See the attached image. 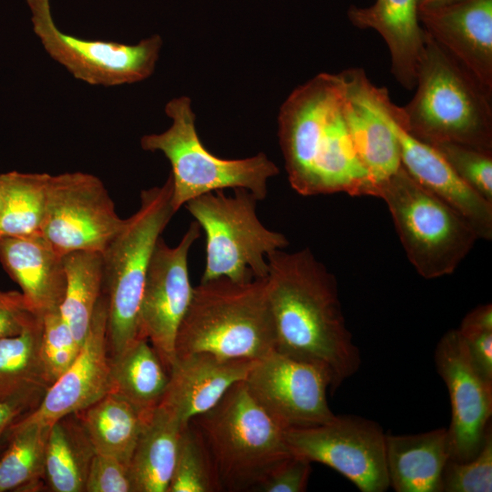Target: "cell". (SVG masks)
I'll return each instance as SVG.
<instances>
[{"mask_svg":"<svg viewBox=\"0 0 492 492\" xmlns=\"http://www.w3.org/2000/svg\"><path fill=\"white\" fill-rule=\"evenodd\" d=\"M275 351L319 368L333 393L361 364L343 314L337 282L309 249L267 257Z\"/></svg>","mask_w":492,"mask_h":492,"instance_id":"1","label":"cell"},{"mask_svg":"<svg viewBox=\"0 0 492 492\" xmlns=\"http://www.w3.org/2000/svg\"><path fill=\"white\" fill-rule=\"evenodd\" d=\"M288 180L300 195L371 196L373 182L354 148L339 74L322 73L296 87L278 117Z\"/></svg>","mask_w":492,"mask_h":492,"instance_id":"2","label":"cell"},{"mask_svg":"<svg viewBox=\"0 0 492 492\" xmlns=\"http://www.w3.org/2000/svg\"><path fill=\"white\" fill-rule=\"evenodd\" d=\"M411 101L390 109L415 138L434 145L454 142L492 152V91L425 31Z\"/></svg>","mask_w":492,"mask_h":492,"instance_id":"3","label":"cell"},{"mask_svg":"<svg viewBox=\"0 0 492 492\" xmlns=\"http://www.w3.org/2000/svg\"><path fill=\"white\" fill-rule=\"evenodd\" d=\"M274 350L267 277L243 282L219 278L194 288L177 333L175 358L203 353L259 360Z\"/></svg>","mask_w":492,"mask_h":492,"instance_id":"4","label":"cell"},{"mask_svg":"<svg viewBox=\"0 0 492 492\" xmlns=\"http://www.w3.org/2000/svg\"><path fill=\"white\" fill-rule=\"evenodd\" d=\"M190 422L210 452L222 491L255 492L292 455L285 428L256 401L244 380Z\"/></svg>","mask_w":492,"mask_h":492,"instance_id":"5","label":"cell"},{"mask_svg":"<svg viewBox=\"0 0 492 492\" xmlns=\"http://www.w3.org/2000/svg\"><path fill=\"white\" fill-rule=\"evenodd\" d=\"M170 176L161 186L143 190L138 210L102 251V293L108 304L110 357L122 354L142 338L139 309L154 247L176 213L171 204Z\"/></svg>","mask_w":492,"mask_h":492,"instance_id":"6","label":"cell"},{"mask_svg":"<svg viewBox=\"0 0 492 492\" xmlns=\"http://www.w3.org/2000/svg\"><path fill=\"white\" fill-rule=\"evenodd\" d=\"M165 113L171 126L162 133L143 136L140 146L147 151H160L169 159L175 212L194 198L226 189H246L258 200L266 198L267 181L279 169L264 153L240 159L213 155L199 138L188 97L169 100Z\"/></svg>","mask_w":492,"mask_h":492,"instance_id":"7","label":"cell"},{"mask_svg":"<svg viewBox=\"0 0 492 492\" xmlns=\"http://www.w3.org/2000/svg\"><path fill=\"white\" fill-rule=\"evenodd\" d=\"M371 196L386 203L410 262L425 279L453 273L479 240L462 215L402 166L374 184Z\"/></svg>","mask_w":492,"mask_h":492,"instance_id":"8","label":"cell"},{"mask_svg":"<svg viewBox=\"0 0 492 492\" xmlns=\"http://www.w3.org/2000/svg\"><path fill=\"white\" fill-rule=\"evenodd\" d=\"M258 199L246 189L194 198L184 206L206 235V262L200 282L227 278L243 282L266 278L267 257L289 244L281 232L267 229L256 212Z\"/></svg>","mask_w":492,"mask_h":492,"instance_id":"9","label":"cell"},{"mask_svg":"<svg viewBox=\"0 0 492 492\" xmlns=\"http://www.w3.org/2000/svg\"><path fill=\"white\" fill-rule=\"evenodd\" d=\"M36 36L44 49L72 76L94 86L115 87L142 81L152 75L162 39L159 35L136 45L90 40L58 29L50 0H26Z\"/></svg>","mask_w":492,"mask_h":492,"instance_id":"10","label":"cell"},{"mask_svg":"<svg viewBox=\"0 0 492 492\" xmlns=\"http://www.w3.org/2000/svg\"><path fill=\"white\" fill-rule=\"evenodd\" d=\"M108 190L95 175H50L41 235L61 255L103 251L123 227Z\"/></svg>","mask_w":492,"mask_h":492,"instance_id":"11","label":"cell"},{"mask_svg":"<svg viewBox=\"0 0 492 492\" xmlns=\"http://www.w3.org/2000/svg\"><path fill=\"white\" fill-rule=\"evenodd\" d=\"M292 453L336 470L363 492H384L389 479L385 434L381 426L356 415H335L313 426L285 429Z\"/></svg>","mask_w":492,"mask_h":492,"instance_id":"12","label":"cell"},{"mask_svg":"<svg viewBox=\"0 0 492 492\" xmlns=\"http://www.w3.org/2000/svg\"><path fill=\"white\" fill-rule=\"evenodd\" d=\"M200 236L197 221L190 223L174 247L160 236L148 267L139 309L140 334L149 342L168 373L175 361L177 333L193 296L188 258Z\"/></svg>","mask_w":492,"mask_h":492,"instance_id":"13","label":"cell"},{"mask_svg":"<svg viewBox=\"0 0 492 492\" xmlns=\"http://www.w3.org/2000/svg\"><path fill=\"white\" fill-rule=\"evenodd\" d=\"M244 382L256 401L285 429L331 421L330 384L319 368L277 351L256 361Z\"/></svg>","mask_w":492,"mask_h":492,"instance_id":"14","label":"cell"},{"mask_svg":"<svg viewBox=\"0 0 492 492\" xmlns=\"http://www.w3.org/2000/svg\"><path fill=\"white\" fill-rule=\"evenodd\" d=\"M435 362L450 397V459L467 461L477 455L491 426L492 383L473 365L457 329L439 340Z\"/></svg>","mask_w":492,"mask_h":492,"instance_id":"15","label":"cell"},{"mask_svg":"<svg viewBox=\"0 0 492 492\" xmlns=\"http://www.w3.org/2000/svg\"><path fill=\"white\" fill-rule=\"evenodd\" d=\"M107 326L108 304L102 293L75 361L47 388L38 405L16 422L51 425L64 416L84 410L108 394L110 354Z\"/></svg>","mask_w":492,"mask_h":492,"instance_id":"16","label":"cell"},{"mask_svg":"<svg viewBox=\"0 0 492 492\" xmlns=\"http://www.w3.org/2000/svg\"><path fill=\"white\" fill-rule=\"evenodd\" d=\"M378 99L397 138L401 166L422 187L455 209L478 239H492V203L470 188L431 145L412 136L392 113L388 91L378 88Z\"/></svg>","mask_w":492,"mask_h":492,"instance_id":"17","label":"cell"},{"mask_svg":"<svg viewBox=\"0 0 492 492\" xmlns=\"http://www.w3.org/2000/svg\"><path fill=\"white\" fill-rule=\"evenodd\" d=\"M343 87V111L348 131L373 187L401 168L397 138L378 99V87L362 68L339 73Z\"/></svg>","mask_w":492,"mask_h":492,"instance_id":"18","label":"cell"},{"mask_svg":"<svg viewBox=\"0 0 492 492\" xmlns=\"http://www.w3.org/2000/svg\"><path fill=\"white\" fill-rule=\"evenodd\" d=\"M429 36L492 91V0H456L419 7Z\"/></svg>","mask_w":492,"mask_h":492,"instance_id":"19","label":"cell"},{"mask_svg":"<svg viewBox=\"0 0 492 492\" xmlns=\"http://www.w3.org/2000/svg\"><path fill=\"white\" fill-rule=\"evenodd\" d=\"M257 360L222 359L209 354L177 356L160 402L185 425L212 408Z\"/></svg>","mask_w":492,"mask_h":492,"instance_id":"20","label":"cell"},{"mask_svg":"<svg viewBox=\"0 0 492 492\" xmlns=\"http://www.w3.org/2000/svg\"><path fill=\"white\" fill-rule=\"evenodd\" d=\"M0 262L31 311L59 309L66 290L63 255L41 235L0 238Z\"/></svg>","mask_w":492,"mask_h":492,"instance_id":"21","label":"cell"},{"mask_svg":"<svg viewBox=\"0 0 492 492\" xmlns=\"http://www.w3.org/2000/svg\"><path fill=\"white\" fill-rule=\"evenodd\" d=\"M419 0H375L368 7L352 6L348 18L356 27L378 32L391 56V71L406 89L416 83L425 30L418 16Z\"/></svg>","mask_w":492,"mask_h":492,"instance_id":"22","label":"cell"},{"mask_svg":"<svg viewBox=\"0 0 492 492\" xmlns=\"http://www.w3.org/2000/svg\"><path fill=\"white\" fill-rule=\"evenodd\" d=\"M447 428L416 435L385 434V461L397 492H442L444 468L450 459Z\"/></svg>","mask_w":492,"mask_h":492,"instance_id":"23","label":"cell"},{"mask_svg":"<svg viewBox=\"0 0 492 492\" xmlns=\"http://www.w3.org/2000/svg\"><path fill=\"white\" fill-rule=\"evenodd\" d=\"M159 404L147 420L128 464L133 492H167L184 427Z\"/></svg>","mask_w":492,"mask_h":492,"instance_id":"24","label":"cell"},{"mask_svg":"<svg viewBox=\"0 0 492 492\" xmlns=\"http://www.w3.org/2000/svg\"><path fill=\"white\" fill-rule=\"evenodd\" d=\"M42 316L15 336L0 339V403H16L34 410L50 383L40 354Z\"/></svg>","mask_w":492,"mask_h":492,"instance_id":"25","label":"cell"},{"mask_svg":"<svg viewBox=\"0 0 492 492\" xmlns=\"http://www.w3.org/2000/svg\"><path fill=\"white\" fill-rule=\"evenodd\" d=\"M151 414L141 413L112 393L76 413L95 453L115 457L128 466Z\"/></svg>","mask_w":492,"mask_h":492,"instance_id":"26","label":"cell"},{"mask_svg":"<svg viewBox=\"0 0 492 492\" xmlns=\"http://www.w3.org/2000/svg\"><path fill=\"white\" fill-rule=\"evenodd\" d=\"M169 381L166 367L147 339L110 357L108 393L122 397L143 414H151L160 404Z\"/></svg>","mask_w":492,"mask_h":492,"instance_id":"27","label":"cell"},{"mask_svg":"<svg viewBox=\"0 0 492 492\" xmlns=\"http://www.w3.org/2000/svg\"><path fill=\"white\" fill-rule=\"evenodd\" d=\"M95 451L76 414L51 425L46 447L45 476L55 492L85 491Z\"/></svg>","mask_w":492,"mask_h":492,"instance_id":"28","label":"cell"},{"mask_svg":"<svg viewBox=\"0 0 492 492\" xmlns=\"http://www.w3.org/2000/svg\"><path fill=\"white\" fill-rule=\"evenodd\" d=\"M66 290L59 312L82 345L94 311L102 295L101 251H75L63 255Z\"/></svg>","mask_w":492,"mask_h":492,"instance_id":"29","label":"cell"},{"mask_svg":"<svg viewBox=\"0 0 492 492\" xmlns=\"http://www.w3.org/2000/svg\"><path fill=\"white\" fill-rule=\"evenodd\" d=\"M4 177L0 238L41 234L50 174L10 171Z\"/></svg>","mask_w":492,"mask_h":492,"instance_id":"30","label":"cell"},{"mask_svg":"<svg viewBox=\"0 0 492 492\" xmlns=\"http://www.w3.org/2000/svg\"><path fill=\"white\" fill-rule=\"evenodd\" d=\"M50 425L15 422L8 446L0 456V492L27 490L45 476V456Z\"/></svg>","mask_w":492,"mask_h":492,"instance_id":"31","label":"cell"},{"mask_svg":"<svg viewBox=\"0 0 492 492\" xmlns=\"http://www.w3.org/2000/svg\"><path fill=\"white\" fill-rule=\"evenodd\" d=\"M222 491L210 452L196 427L189 422L179 439L167 492Z\"/></svg>","mask_w":492,"mask_h":492,"instance_id":"32","label":"cell"},{"mask_svg":"<svg viewBox=\"0 0 492 492\" xmlns=\"http://www.w3.org/2000/svg\"><path fill=\"white\" fill-rule=\"evenodd\" d=\"M80 348L59 309L42 316L40 354L50 385L72 364Z\"/></svg>","mask_w":492,"mask_h":492,"instance_id":"33","label":"cell"},{"mask_svg":"<svg viewBox=\"0 0 492 492\" xmlns=\"http://www.w3.org/2000/svg\"><path fill=\"white\" fill-rule=\"evenodd\" d=\"M433 146L470 188L492 203V152L441 142Z\"/></svg>","mask_w":492,"mask_h":492,"instance_id":"34","label":"cell"},{"mask_svg":"<svg viewBox=\"0 0 492 492\" xmlns=\"http://www.w3.org/2000/svg\"><path fill=\"white\" fill-rule=\"evenodd\" d=\"M492 490V428H488L477 455L464 462L449 459L444 468L442 491L490 492Z\"/></svg>","mask_w":492,"mask_h":492,"instance_id":"35","label":"cell"},{"mask_svg":"<svg viewBox=\"0 0 492 492\" xmlns=\"http://www.w3.org/2000/svg\"><path fill=\"white\" fill-rule=\"evenodd\" d=\"M457 331L473 365L492 383V305H479L468 313Z\"/></svg>","mask_w":492,"mask_h":492,"instance_id":"36","label":"cell"},{"mask_svg":"<svg viewBox=\"0 0 492 492\" xmlns=\"http://www.w3.org/2000/svg\"><path fill=\"white\" fill-rule=\"evenodd\" d=\"M86 492H133L128 466L120 460L95 453L89 465Z\"/></svg>","mask_w":492,"mask_h":492,"instance_id":"37","label":"cell"},{"mask_svg":"<svg viewBox=\"0 0 492 492\" xmlns=\"http://www.w3.org/2000/svg\"><path fill=\"white\" fill-rule=\"evenodd\" d=\"M312 462L292 454L282 461L257 487L255 492H303L306 490Z\"/></svg>","mask_w":492,"mask_h":492,"instance_id":"38","label":"cell"},{"mask_svg":"<svg viewBox=\"0 0 492 492\" xmlns=\"http://www.w3.org/2000/svg\"><path fill=\"white\" fill-rule=\"evenodd\" d=\"M37 316L21 292L0 290V339L19 334Z\"/></svg>","mask_w":492,"mask_h":492,"instance_id":"39","label":"cell"},{"mask_svg":"<svg viewBox=\"0 0 492 492\" xmlns=\"http://www.w3.org/2000/svg\"><path fill=\"white\" fill-rule=\"evenodd\" d=\"M31 409L22 404L0 403V442L11 426Z\"/></svg>","mask_w":492,"mask_h":492,"instance_id":"40","label":"cell"},{"mask_svg":"<svg viewBox=\"0 0 492 492\" xmlns=\"http://www.w3.org/2000/svg\"><path fill=\"white\" fill-rule=\"evenodd\" d=\"M453 1H456V0H419V7L441 5V4H446V3H449Z\"/></svg>","mask_w":492,"mask_h":492,"instance_id":"41","label":"cell"},{"mask_svg":"<svg viewBox=\"0 0 492 492\" xmlns=\"http://www.w3.org/2000/svg\"><path fill=\"white\" fill-rule=\"evenodd\" d=\"M5 198V177L4 173H0V212L3 207Z\"/></svg>","mask_w":492,"mask_h":492,"instance_id":"42","label":"cell"}]
</instances>
